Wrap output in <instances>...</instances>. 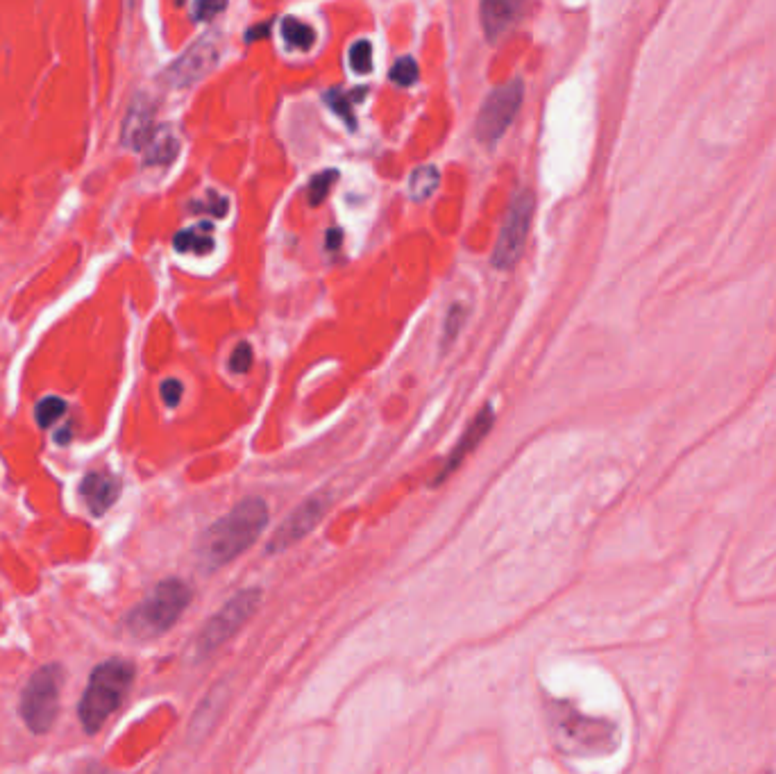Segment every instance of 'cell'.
<instances>
[{"instance_id":"6da1fadb","label":"cell","mask_w":776,"mask_h":774,"mask_svg":"<svg viewBox=\"0 0 776 774\" xmlns=\"http://www.w3.org/2000/svg\"><path fill=\"white\" fill-rule=\"evenodd\" d=\"M268 525V507L261 498H248L207 529L198 541V563L202 570L214 572L232 563L255 545Z\"/></svg>"},{"instance_id":"7a4b0ae2","label":"cell","mask_w":776,"mask_h":774,"mask_svg":"<svg viewBox=\"0 0 776 774\" xmlns=\"http://www.w3.org/2000/svg\"><path fill=\"white\" fill-rule=\"evenodd\" d=\"M132 681L134 666L125 659H109L98 663V666L91 670L87 688H84L78 706L82 729L87 731V734H96V731L105 725L109 715L123 704Z\"/></svg>"},{"instance_id":"3957f363","label":"cell","mask_w":776,"mask_h":774,"mask_svg":"<svg viewBox=\"0 0 776 774\" xmlns=\"http://www.w3.org/2000/svg\"><path fill=\"white\" fill-rule=\"evenodd\" d=\"M191 602V588L182 579H164L130 611L125 629L137 641H153L171 629Z\"/></svg>"},{"instance_id":"277c9868","label":"cell","mask_w":776,"mask_h":774,"mask_svg":"<svg viewBox=\"0 0 776 774\" xmlns=\"http://www.w3.org/2000/svg\"><path fill=\"white\" fill-rule=\"evenodd\" d=\"M64 670L59 663H48L30 677L21 693V718L32 734H46L55 725L62 695Z\"/></svg>"},{"instance_id":"5b68a950","label":"cell","mask_w":776,"mask_h":774,"mask_svg":"<svg viewBox=\"0 0 776 774\" xmlns=\"http://www.w3.org/2000/svg\"><path fill=\"white\" fill-rule=\"evenodd\" d=\"M259 602H261L259 588H243V591L234 593L230 600H227L223 607L205 622V627H202V632L196 638L198 656H209L225 641H230V638L239 632L252 616H255Z\"/></svg>"},{"instance_id":"8992f818","label":"cell","mask_w":776,"mask_h":774,"mask_svg":"<svg viewBox=\"0 0 776 774\" xmlns=\"http://www.w3.org/2000/svg\"><path fill=\"white\" fill-rule=\"evenodd\" d=\"M534 207H536V200H534V193L529 189H520L516 196H513L509 212H506V218L502 223L500 239H497L493 250V266L500 268V271H509L511 266L518 264L529 237Z\"/></svg>"},{"instance_id":"52a82bcc","label":"cell","mask_w":776,"mask_h":774,"mask_svg":"<svg viewBox=\"0 0 776 774\" xmlns=\"http://www.w3.org/2000/svg\"><path fill=\"white\" fill-rule=\"evenodd\" d=\"M522 96H525V87H522V80L518 78L493 89L477 116V139L486 143V146H493V143L500 141L513 119H516Z\"/></svg>"},{"instance_id":"ba28073f","label":"cell","mask_w":776,"mask_h":774,"mask_svg":"<svg viewBox=\"0 0 776 774\" xmlns=\"http://www.w3.org/2000/svg\"><path fill=\"white\" fill-rule=\"evenodd\" d=\"M327 509H330V495H323V493L311 495V498L302 502L298 509H293L289 513V518L277 527V532L266 545V552L280 554L284 550H289L291 545L302 541V538H305L311 529L323 520Z\"/></svg>"},{"instance_id":"9c48e42d","label":"cell","mask_w":776,"mask_h":774,"mask_svg":"<svg viewBox=\"0 0 776 774\" xmlns=\"http://www.w3.org/2000/svg\"><path fill=\"white\" fill-rule=\"evenodd\" d=\"M218 60H221V44H218L214 35H205L168 66L164 80L171 87H191L193 82L205 78L218 64Z\"/></svg>"},{"instance_id":"30bf717a","label":"cell","mask_w":776,"mask_h":774,"mask_svg":"<svg viewBox=\"0 0 776 774\" xmlns=\"http://www.w3.org/2000/svg\"><path fill=\"white\" fill-rule=\"evenodd\" d=\"M495 423V411L491 405H486L479 414L475 416V420L466 427V432H463V436L459 439V443L454 445V450L447 454L445 464L441 468V473L436 475L434 484H443L447 477H450L454 470H457L463 461L468 459V454L475 452V448L479 443H482L486 439V434L491 432V427Z\"/></svg>"},{"instance_id":"8fae6325","label":"cell","mask_w":776,"mask_h":774,"mask_svg":"<svg viewBox=\"0 0 776 774\" xmlns=\"http://www.w3.org/2000/svg\"><path fill=\"white\" fill-rule=\"evenodd\" d=\"M155 134V107L146 96L134 100L123 121V143L132 150H141Z\"/></svg>"},{"instance_id":"7c38bea8","label":"cell","mask_w":776,"mask_h":774,"mask_svg":"<svg viewBox=\"0 0 776 774\" xmlns=\"http://www.w3.org/2000/svg\"><path fill=\"white\" fill-rule=\"evenodd\" d=\"M80 495L94 516H103L121 495V482L109 473H89L82 479Z\"/></svg>"},{"instance_id":"4fadbf2b","label":"cell","mask_w":776,"mask_h":774,"mask_svg":"<svg viewBox=\"0 0 776 774\" xmlns=\"http://www.w3.org/2000/svg\"><path fill=\"white\" fill-rule=\"evenodd\" d=\"M522 7L518 3H506V0H486L482 5V23L486 37L495 41L500 39L513 23L518 21Z\"/></svg>"},{"instance_id":"5bb4252c","label":"cell","mask_w":776,"mask_h":774,"mask_svg":"<svg viewBox=\"0 0 776 774\" xmlns=\"http://www.w3.org/2000/svg\"><path fill=\"white\" fill-rule=\"evenodd\" d=\"M173 246L177 252H193V255H209L214 250L212 223H198L175 234Z\"/></svg>"},{"instance_id":"9a60e30c","label":"cell","mask_w":776,"mask_h":774,"mask_svg":"<svg viewBox=\"0 0 776 774\" xmlns=\"http://www.w3.org/2000/svg\"><path fill=\"white\" fill-rule=\"evenodd\" d=\"M180 153V141L175 139V134L168 128L155 130L153 139L146 146V164L148 166H166Z\"/></svg>"},{"instance_id":"2e32d148","label":"cell","mask_w":776,"mask_h":774,"mask_svg":"<svg viewBox=\"0 0 776 774\" xmlns=\"http://www.w3.org/2000/svg\"><path fill=\"white\" fill-rule=\"evenodd\" d=\"M438 182H441V173H438L436 166H423L418 171H413L411 180H409V196L411 200H427L432 193L438 189Z\"/></svg>"},{"instance_id":"e0dca14e","label":"cell","mask_w":776,"mask_h":774,"mask_svg":"<svg viewBox=\"0 0 776 774\" xmlns=\"http://www.w3.org/2000/svg\"><path fill=\"white\" fill-rule=\"evenodd\" d=\"M282 37L286 39V44L295 50H309L316 41V32L305 21L289 16V19L282 21Z\"/></svg>"},{"instance_id":"ac0fdd59","label":"cell","mask_w":776,"mask_h":774,"mask_svg":"<svg viewBox=\"0 0 776 774\" xmlns=\"http://www.w3.org/2000/svg\"><path fill=\"white\" fill-rule=\"evenodd\" d=\"M64 414H66V402L62 398H57V395H48V398L41 400L35 409V418L39 427H50Z\"/></svg>"},{"instance_id":"d6986e66","label":"cell","mask_w":776,"mask_h":774,"mask_svg":"<svg viewBox=\"0 0 776 774\" xmlns=\"http://www.w3.org/2000/svg\"><path fill=\"white\" fill-rule=\"evenodd\" d=\"M350 66L352 71L359 75L370 73V69H373V46H370V41L366 39L354 41L350 48Z\"/></svg>"},{"instance_id":"ffe728a7","label":"cell","mask_w":776,"mask_h":774,"mask_svg":"<svg viewBox=\"0 0 776 774\" xmlns=\"http://www.w3.org/2000/svg\"><path fill=\"white\" fill-rule=\"evenodd\" d=\"M418 73V62L413 60V57H402V60L393 64L388 75H391V80L398 84V87H411V84H416Z\"/></svg>"},{"instance_id":"44dd1931","label":"cell","mask_w":776,"mask_h":774,"mask_svg":"<svg viewBox=\"0 0 776 774\" xmlns=\"http://www.w3.org/2000/svg\"><path fill=\"white\" fill-rule=\"evenodd\" d=\"M336 180V171H323L318 173L314 180L309 184V203L311 205H320L327 198V193L334 187Z\"/></svg>"},{"instance_id":"7402d4cb","label":"cell","mask_w":776,"mask_h":774,"mask_svg":"<svg viewBox=\"0 0 776 774\" xmlns=\"http://www.w3.org/2000/svg\"><path fill=\"white\" fill-rule=\"evenodd\" d=\"M463 321H466V309H463V307H459V305H454L450 311H447V316H445V327H443V346H450V343L454 341V339H457V334L461 332V327H463Z\"/></svg>"},{"instance_id":"603a6c76","label":"cell","mask_w":776,"mask_h":774,"mask_svg":"<svg viewBox=\"0 0 776 774\" xmlns=\"http://www.w3.org/2000/svg\"><path fill=\"white\" fill-rule=\"evenodd\" d=\"M325 98H327V103H330L332 112L339 114L345 123L354 128V116H352V100L354 98L350 94H343V91H339V89H332Z\"/></svg>"},{"instance_id":"cb8c5ba5","label":"cell","mask_w":776,"mask_h":774,"mask_svg":"<svg viewBox=\"0 0 776 774\" xmlns=\"http://www.w3.org/2000/svg\"><path fill=\"white\" fill-rule=\"evenodd\" d=\"M250 366H252V348L248 346V343H239L230 357L232 373H239V375L248 373Z\"/></svg>"},{"instance_id":"d4e9b609","label":"cell","mask_w":776,"mask_h":774,"mask_svg":"<svg viewBox=\"0 0 776 774\" xmlns=\"http://www.w3.org/2000/svg\"><path fill=\"white\" fill-rule=\"evenodd\" d=\"M191 207L196 209V212H207L216 218H223L227 214V198L214 196L212 193V196H209V200H205V203H193Z\"/></svg>"},{"instance_id":"484cf974","label":"cell","mask_w":776,"mask_h":774,"mask_svg":"<svg viewBox=\"0 0 776 774\" xmlns=\"http://www.w3.org/2000/svg\"><path fill=\"white\" fill-rule=\"evenodd\" d=\"M182 393H184V389H182V384L177 382V380H166V382L162 384V400L166 402L168 407H177V405H180Z\"/></svg>"},{"instance_id":"4316f807","label":"cell","mask_w":776,"mask_h":774,"mask_svg":"<svg viewBox=\"0 0 776 774\" xmlns=\"http://www.w3.org/2000/svg\"><path fill=\"white\" fill-rule=\"evenodd\" d=\"M225 10V3H198L191 7L193 12V19L196 21H205V19H212L214 14L223 12Z\"/></svg>"},{"instance_id":"83f0119b","label":"cell","mask_w":776,"mask_h":774,"mask_svg":"<svg viewBox=\"0 0 776 774\" xmlns=\"http://www.w3.org/2000/svg\"><path fill=\"white\" fill-rule=\"evenodd\" d=\"M268 30H271V23H266L264 28H261V25H257V28H252L248 32V39L252 41V39H259V35H268Z\"/></svg>"},{"instance_id":"f1b7e54d","label":"cell","mask_w":776,"mask_h":774,"mask_svg":"<svg viewBox=\"0 0 776 774\" xmlns=\"http://www.w3.org/2000/svg\"><path fill=\"white\" fill-rule=\"evenodd\" d=\"M69 432H71V429H69V427H66V429H62V432H57V436H55V441H57L59 445H64V443H69V441H71V436H69Z\"/></svg>"}]
</instances>
